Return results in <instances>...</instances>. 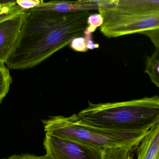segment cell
<instances>
[{
	"label": "cell",
	"instance_id": "cell-9",
	"mask_svg": "<svg viewBox=\"0 0 159 159\" xmlns=\"http://www.w3.org/2000/svg\"><path fill=\"white\" fill-rule=\"evenodd\" d=\"M137 159H159V122L148 130L138 146Z\"/></svg>",
	"mask_w": 159,
	"mask_h": 159
},
{
	"label": "cell",
	"instance_id": "cell-16",
	"mask_svg": "<svg viewBox=\"0 0 159 159\" xmlns=\"http://www.w3.org/2000/svg\"><path fill=\"white\" fill-rule=\"evenodd\" d=\"M19 6L24 10H29L37 7L43 2L40 0H17L16 1Z\"/></svg>",
	"mask_w": 159,
	"mask_h": 159
},
{
	"label": "cell",
	"instance_id": "cell-18",
	"mask_svg": "<svg viewBox=\"0 0 159 159\" xmlns=\"http://www.w3.org/2000/svg\"><path fill=\"white\" fill-rule=\"evenodd\" d=\"M4 159H50L47 156H36L34 155L25 154V155H14L7 158Z\"/></svg>",
	"mask_w": 159,
	"mask_h": 159
},
{
	"label": "cell",
	"instance_id": "cell-7",
	"mask_svg": "<svg viewBox=\"0 0 159 159\" xmlns=\"http://www.w3.org/2000/svg\"><path fill=\"white\" fill-rule=\"evenodd\" d=\"M25 11L0 23V63H5L14 51L22 30Z\"/></svg>",
	"mask_w": 159,
	"mask_h": 159
},
{
	"label": "cell",
	"instance_id": "cell-6",
	"mask_svg": "<svg viewBox=\"0 0 159 159\" xmlns=\"http://www.w3.org/2000/svg\"><path fill=\"white\" fill-rule=\"evenodd\" d=\"M99 7L121 15L154 16L159 15V0H106Z\"/></svg>",
	"mask_w": 159,
	"mask_h": 159
},
{
	"label": "cell",
	"instance_id": "cell-19",
	"mask_svg": "<svg viewBox=\"0 0 159 159\" xmlns=\"http://www.w3.org/2000/svg\"><path fill=\"white\" fill-rule=\"evenodd\" d=\"M84 37L86 39V44H87V47L88 50L89 49L93 50L99 48V44L94 43L93 40L92 39V35H85Z\"/></svg>",
	"mask_w": 159,
	"mask_h": 159
},
{
	"label": "cell",
	"instance_id": "cell-1",
	"mask_svg": "<svg viewBox=\"0 0 159 159\" xmlns=\"http://www.w3.org/2000/svg\"><path fill=\"white\" fill-rule=\"evenodd\" d=\"M90 11L60 13L25 10L22 30L8 68L25 70L37 66L81 36L88 26Z\"/></svg>",
	"mask_w": 159,
	"mask_h": 159
},
{
	"label": "cell",
	"instance_id": "cell-17",
	"mask_svg": "<svg viewBox=\"0 0 159 159\" xmlns=\"http://www.w3.org/2000/svg\"><path fill=\"white\" fill-rule=\"evenodd\" d=\"M141 34L146 35L151 40L157 49L159 50V29L147 31L142 33Z\"/></svg>",
	"mask_w": 159,
	"mask_h": 159
},
{
	"label": "cell",
	"instance_id": "cell-4",
	"mask_svg": "<svg viewBox=\"0 0 159 159\" xmlns=\"http://www.w3.org/2000/svg\"><path fill=\"white\" fill-rule=\"evenodd\" d=\"M104 19L100 30L108 38L117 37L159 29V15L132 16L116 14L99 7Z\"/></svg>",
	"mask_w": 159,
	"mask_h": 159
},
{
	"label": "cell",
	"instance_id": "cell-15",
	"mask_svg": "<svg viewBox=\"0 0 159 159\" xmlns=\"http://www.w3.org/2000/svg\"><path fill=\"white\" fill-rule=\"evenodd\" d=\"M70 47L75 51L86 52L88 51L86 44V39L82 36L74 38L70 44Z\"/></svg>",
	"mask_w": 159,
	"mask_h": 159
},
{
	"label": "cell",
	"instance_id": "cell-14",
	"mask_svg": "<svg viewBox=\"0 0 159 159\" xmlns=\"http://www.w3.org/2000/svg\"><path fill=\"white\" fill-rule=\"evenodd\" d=\"M104 19L100 14H91L87 20L88 26L86 28L84 35H92L97 28L101 27L103 23Z\"/></svg>",
	"mask_w": 159,
	"mask_h": 159
},
{
	"label": "cell",
	"instance_id": "cell-2",
	"mask_svg": "<svg viewBox=\"0 0 159 159\" xmlns=\"http://www.w3.org/2000/svg\"><path fill=\"white\" fill-rule=\"evenodd\" d=\"M78 115L97 128L145 133L159 122V96L119 102H89L88 107Z\"/></svg>",
	"mask_w": 159,
	"mask_h": 159
},
{
	"label": "cell",
	"instance_id": "cell-11",
	"mask_svg": "<svg viewBox=\"0 0 159 159\" xmlns=\"http://www.w3.org/2000/svg\"><path fill=\"white\" fill-rule=\"evenodd\" d=\"M23 11L16 1L0 0V23Z\"/></svg>",
	"mask_w": 159,
	"mask_h": 159
},
{
	"label": "cell",
	"instance_id": "cell-10",
	"mask_svg": "<svg viewBox=\"0 0 159 159\" xmlns=\"http://www.w3.org/2000/svg\"><path fill=\"white\" fill-rule=\"evenodd\" d=\"M145 72L151 81L159 88V50L157 49L145 62Z\"/></svg>",
	"mask_w": 159,
	"mask_h": 159
},
{
	"label": "cell",
	"instance_id": "cell-3",
	"mask_svg": "<svg viewBox=\"0 0 159 159\" xmlns=\"http://www.w3.org/2000/svg\"><path fill=\"white\" fill-rule=\"evenodd\" d=\"M42 121L46 133L59 135L103 149L120 147L134 149L147 133L97 128L85 123L76 114L70 117L51 116Z\"/></svg>",
	"mask_w": 159,
	"mask_h": 159
},
{
	"label": "cell",
	"instance_id": "cell-13",
	"mask_svg": "<svg viewBox=\"0 0 159 159\" xmlns=\"http://www.w3.org/2000/svg\"><path fill=\"white\" fill-rule=\"evenodd\" d=\"M12 78L5 63H0V104L9 91Z\"/></svg>",
	"mask_w": 159,
	"mask_h": 159
},
{
	"label": "cell",
	"instance_id": "cell-8",
	"mask_svg": "<svg viewBox=\"0 0 159 159\" xmlns=\"http://www.w3.org/2000/svg\"><path fill=\"white\" fill-rule=\"evenodd\" d=\"M103 1H50L41 4L31 9L39 11L60 13H70L81 11H90L99 9V5Z\"/></svg>",
	"mask_w": 159,
	"mask_h": 159
},
{
	"label": "cell",
	"instance_id": "cell-5",
	"mask_svg": "<svg viewBox=\"0 0 159 159\" xmlns=\"http://www.w3.org/2000/svg\"><path fill=\"white\" fill-rule=\"evenodd\" d=\"M43 145L50 159H103V149L56 134L46 133Z\"/></svg>",
	"mask_w": 159,
	"mask_h": 159
},
{
	"label": "cell",
	"instance_id": "cell-12",
	"mask_svg": "<svg viewBox=\"0 0 159 159\" xmlns=\"http://www.w3.org/2000/svg\"><path fill=\"white\" fill-rule=\"evenodd\" d=\"M133 149L128 147H114L103 149V159H132Z\"/></svg>",
	"mask_w": 159,
	"mask_h": 159
}]
</instances>
